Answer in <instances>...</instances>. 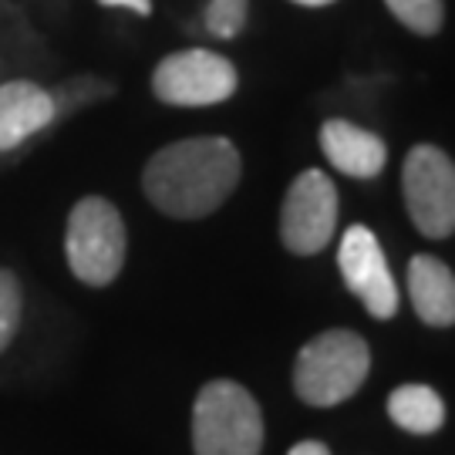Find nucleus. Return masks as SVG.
I'll return each mask as SVG.
<instances>
[{
    "label": "nucleus",
    "mask_w": 455,
    "mask_h": 455,
    "mask_svg": "<svg viewBox=\"0 0 455 455\" xmlns=\"http://www.w3.org/2000/svg\"><path fill=\"white\" fill-rule=\"evenodd\" d=\"M236 68L229 58L206 48H189L165 54L152 71V92L165 105L203 108L220 105L236 92Z\"/></svg>",
    "instance_id": "423d86ee"
},
{
    "label": "nucleus",
    "mask_w": 455,
    "mask_h": 455,
    "mask_svg": "<svg viewBox=\"0 0 455 455\" xmlns=\"http://www.w3.org/2000/svg\"><path fill=\"white\" fill-rule=\"evenodd\" d=\"M246 17H250V0H210L206 7V31L220 41H233L240 37L246 28Z\"/></svg>",
    "instance_id": "4468645a"
},
{
    "label": "nucleus",
    "mask_w": 455,
    "mask_h": 455,
    "mask_svg": "<svg viewBox=\"0 0 455 455\" xmlns=\"http://www.w3.org/2000/svg\"><path fill=\"white\" fill-rule=\"evenodd\" d=\"M263 411L253 391L240 381L216 378L203 385L193 402L196 455H260Z\"/></svg>",
    "instance_id": "7ed1b4c3"
},
{
    "label": "nucleus",
    "mask_w": 455,
    "mask_h": 455,
    "mask_svg": "<svg viewBox=\"0 0 455 455\" xmlns=\"http://www.w3.org/2000/svg\"><path fill=\"white\" fill-rule=\"evenodd\" d=\"M385 7L405 24L408 31L422 34V37L439 34L442 24H445V4L442 0H385Z\"/></svg>",
    "instance_id": "ddd939ff"
},
{
    "label": "nucleus",
    "mask_w": 455,
    "mask_h": 455,
    "mask_svg": "<svg viewBox=\"0 0 455 455\" xmlns=\"http://www.w3.org/2000/svg\"><path fill=\"white\" fill-rule=\"evenodd\" d=\"M20 307H24L20 280L0 267V355L11 347L17 327H20Z\"/></svg>",
    "instance_id": "dca6fc26"
},
{
    "label": "nucleus",
    "mask_w": 455,
    "mask_h": 455,
    "mask_svg": "<svg viewBox=\"0 0 455 455\" xmlns=\"http://www.w3.org/2000/svg\"><path fill=\"white\" fill-rule=\"evenodd\" d=\"M338 186L321 169H304L280 206V243L293 257L321 253L338 229Z\"/></svg>",
    "instance_id": "0eeeda50"
},
{
    "label": "nucleus",
    "mask_w": 455,
    "mask_h": 455,
    "mask_svg": "<svg viewBox=\"0 0 455 455\" xmlns=\"http://www.w3.org/2000/svg\"><path fill=\"white\" fill-rule=\"evenodd\" d=\"M321 152L338 172L351 180H374L388 163L385 139L347 118H327L321 125Z\"/></svg>",
    "instance_id": "1a4fd4ad"
},
{
    "label": "nucleus",
    "mask_w": 455,
    "mask_h": 455,
    "mask_svg": "<svg viewBox=\"0 0 455 455\" xmlns=\"http://www.w3.org/2000/svg\"><path fill=\"white\" fill-rule=\"evenodd\" d=\"M287 455H331V449H327L324 442H317V439H304V442H297Z\"/></svg>",
    "instance_id": "a211bd4d"
},
{
    "label": "nucleus",
    "mask_w": 455,
    "mask_h": 455,
    "mask_svg": "<svg viewBox=\"0 0 455 455\" xmlns=\"http://www.w3.org/2000/svg\"><path fill=\"white\" fill-rule=\"evenodd\" d=\"M388 419L411 435H432L445 425V402L428 385H398L385 402Z\"/></svg>",
    "instance_id": "f8f14e48"
},
{
    "label": "nucleus",
    "mask_w": 455,
    "mask_h": 455,
    "mask_svg": "<svg viewBox=\"0 0 455 455\" xmlns=\"http://www.w3.org/2000/svg\"><path fill=\"white\" fill-rule=\"evenodd\" d=\"M338 267L347 291L368 307L374 321H391L398 314V283L371 229L361 223L344 229L341 246H338Z\"/></svg>",
    "instance_id": "6e6552de"
},
{
    "label": "nucleus",
    "mask_w": 455,
    "mask_h": 455,
    "mask_svg": "<svg viewBox=\"0 0 455 455\" xmlns=\"http://www.w3.org/2000/svg\"><path fill=\"white\" fill-rule=\"evenodd\" d=\"M243 176L240 148L220 135L163 146L142 169V193L172 220H203L227 203Z\"/></svg>",
    "instance_id": "f257e3e1"
},
{
    "label": "nucleus",
    "mask_w": 455,
    "mask_h": 455,
    "mask_svg": "<svg viewBox=\"0 0 455 455\" xmlns=\"http://www.w3.org/2000/svg\"><path fill=\"white\" fill-rule=\"evenodd\" d=\"M293 4H300V7H327V4H334V0H293Z\"/></svg>",
    "instance_id": "6ab92c4d"
},
{
    "label": "nucleus",
    "mask_w": 455,
    "mask_h": 455,
    "mask_svg": "<svg viewBox=\"0 0 455 455\" xmlns=\"http://www.w3.org/2000/svg\"><path fill=\"white\" fill-rule=\"evenodd\" d=\"M101 7H125V11H132V14L139 17H148L152 14V0H98Z\"/></svg>",
    "instance_id": "f3484780"
},
{
    "label": "nucleus",
    "mask_w": 455,
    "mask_h": 455,
    "mask_svg": "<svg viewBox=\"0 0 455 455\" xmlns=\"http://www.w3.org/2000/svg\"><path fill=\"white\" fill-rule=\"evenodd\" d=\"M112 92H115L112 84L101 82V78H75V82L58 84V88L51 92V101H54V118H58V115L78 112L82 105L95 101V98H108Z\"/></svg>",
    "instance_id": "2eb2a0df"
},
{
    "label": "nucleus",
    "mask_w": 455,
    "mask_h": 455,
    "mask_svg": "<svg viewBox=\"0 0 455 455\" xmlns=\"http://www.w3.org/2000/svg\"><path fill=\"white\" fill-rule=\"evenodd\" d=\"M408 297L428 327L455 324V276L452 267L432 253H415L408 260Z\"/></svg>",
    "instance_id": "9b49d317"
},
{
    "label": "nucleus",
    "mask_w": 455,
    "mask_h": 455,
    "mask_svg": "<svg viewBox=\"0 0 455 455\" xmlns=\"http://www.w3.org/2000/svg\"><path fill=\"white\" fill-rule=\"evenodd\" d=\"M54 122L51 92L34 82L0 84V152L20 148Z\"/></svg>",
    "instance_id": "9d476101"
},
{
    "label": "nucleus",
    "mask_w": 455,
    "mask_h": 455,
    "mask_svg": "<svg viewBox=\"0 0 455 455\" xmlns=\"http://www.w3.org/2000/svg\"><path fill=\"white\" fill-rule=\"evenodd\" d=\"M371 371V351L358 331L331 327L310 338L293 361V391L314 408H334L347 402Z\"/></svg>",
    "instance_id": "f03ea898"
},
{
    "label": "nucleus",
    "mask_w": 455,
    "mask_h": 455,
    "mask_svg": "<svg viewBox=\"0 0 455 455\" xmlns=\"http://www.w3.org/2000/svg\"><path fill=\"white\" fill-rule=\"evenodd\" d=\"M125 220L105 196H84L75 203L65 229V257L71 274L88 287H108L125 267Z\"/></svg>",
    "instance_id": "20e7f679"
},
{
    "label": "nucleus",
    "mask_w": 455,
    "mask_h": 455,
    "mask_svg": "<svg viewBox=\"0 0 455 455\" xmlns=\"http://www.w3.org/2000/svg\"><path fill=\"white\" fill-rule=\"evenodd\" d=\"M402 193L415 229L428 240H445L455 229V165L439 146H415L402 165Z\"/></svg>",
    "instance_id": "39448f33"
}]
</instances>
